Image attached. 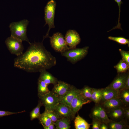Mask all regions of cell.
Segmentation results:
<instances>
[{
    "instance_id": "obj_24",
    "label": "cell",
    "mask_w": 129,
    "mask_h": 129,
    "mask_svg": "<svg viewBox=\"0 0 129 129\" xmlns=\"http://www.w3.org/2000/svg\"><path fill=\"white\" fill-rule=\"evenodd\" d=\"M114 67L116 69L118 74L125 73L129 71V64L122 59Z\"/></svg>"
},
{
    "instance_id": "obj_35",
    "label": "cell",
    "mask_w": 129,
    "mask_h": 129,
    "mask_svg": "<svg viewBox=\"0 0 129 129\" xmlns=\"http://www.w3.org/2000/svg\"><path fill=\"white\" fill-rule=\"evenodd\" d=\"M124 89H129V74L127 77L125 86Z\"/></svg>"
},
{
    "instance_id": "obj_18",
    "label": "cell",
    "mask_w": 129,
    "mask_h": 129,
    "mask_svg": "<svg viewBox=\"0 0 129 129\" xmlns=\"http://www.w3.org/2000/svg\"><path fill=\"white\" fill-rule=\"evenodd\" d=\"M40 72V74L38 80L43 81L48 85L50 84L54 85L58 82L57 79L46 70H43Z\"/></svg>"
},
{
    "instance_id": "obj_19",
    "label": "cell",
    "mask_w": 129,
    "mask_h": 129,
    "mask_svg": "<svg viewBox=\"0 0 129 129\" xmlns=\"http://www.w3.org/2000/svg\"><path fill=\"white\" fill-rule=\"evenodd\" d=\"M108 129H128L129 126L128 123L124 119L119 121H115L111 120L107 124Z\"/></svg>"
},
{
    "instance_id": "obj_10",
    "label": "cell",
    "mask_w": 129,
    "mask_h": 129,
    "mask_svg": "<svg viewBox=\"0 0 129 129\" xmlns=\"http://www.w3.org/2000/svg\"><path fill=\"white\" fill-rule=\"evenodd\" d=\"M64 39L70 49L76 48L81 40L79 33L73 30H69L67 32Z\"/></svg>"
},
{
    "instance_id": "obj_29",
    "label": "cell",
    "mask_w": 129,
    "mask_h": 129,
    "mask_svg": "<svg viewBox=\"0 0 129 129\" xmlns=\"http://www.w3.org/2000/svg\"><path fill=\"white\" fill-rule=\"evenodd\" d=\"M108 38V39L112 40L121 44L124 45L128 44L129 46V40L124 38L122 37H113L109 36Z\"/></svg>"
},
{
    "instance_id": "obj_23",
    "label": "cell",
    "mask_w": 129,
    "mask_h": 129,
    "mask_svg": "<svg viewBox=\"0 0 129 129\" xmlns=\"http://www.w3.org/2000/svg\"><path fill=\"white\" fill-rule=\"evenodd\" d=\"M38 96H43L50 92L43 81L38 80Z\"/></svg>"
},
{
    "instance_id": "obj_12",
    "label": "cell",
    "mask_w": 129,
    "mask_h": 129,
    "mask_svg": "<svg viewBox=\"0 0 129 129\" xmlns=\"http://www.w3.org/2000/svg\"><path fill=\"white\" fill-rule=\"evenodd\" d=\"M54 85L51 91L59 98L65 94L72 86L61 81H58L57 83Z\"/></svg>"
},
{
    "instance_id": "obj_25",
    "label": "cell",
    "mask_w": 129,
    "mask_h": 129,
    "mask_svg": "<svg viewBox=\"0 0 129 129\" xmlns=\"http://www.w3.org/2000/svg\"><path fill=\"white\" fill-rule=\"evenodd\" d=\"M92 90L93 88L87 86H85L82 88L80 89V94L85 99L91 100Z\"/></svg>"
},
{
    "instance_id": "obj_31",
    "label": "cell",
    "mask_w": 129,
    "mask_h": 129,
    "mask_svg": "<svg viewBox=\"0 0 129 129\" xmlns=\"http://www.w3.org/2000/svg\"><path fill=\"white\" fill-rule=\"evenodd\" d=\"M119 51L121 56L122 59L129 64V52L121 49H119Z\"/></svg>"
},
{
    "instance_id": "obj_34",
    "label": "cell",
    "mask_w": 129,
    "mask_h": 129,
    "mask_svg": "<svg viewBox=\"0 0 129 129\" xmlns=\"http://www.w3.org/2000/svg\"><path fill=\"white\" fill-rule=\"evenodd\" d=\"M124 119L128 123L129 120V107L124 108Z\"/></svg>"
},
{
    "instance_id": "obj_21",
    "label": "cell",
    "mask_w": 129,
    "mask_h": 129,
    "mask_svg": "<svg viewBox=\"0 0 129 129\" xmlns=\"http://www.w3.org/2000/svg\"><path fill=\"white\" fill-rule=\"evenodd\" d=\"M71 119L67 118H61L54 123L56 129H69Z\"/></svg>"
},
{
    "instance_id": "obj_22",
    "label": "cell",
    "mask_w": 129,
    "mask_h": 129,
    "mask_svg": "<svg viewBox=\"0 0 129 129\" xmlns=\"http://www.w3.org/2000/svg\"><path fill=\"white\" fill-rule=\"evenodd\" d=\"M125 107L129 105V89H123L118 90V97Z\"/></svg>"
},
{
    "instance_id": "obj_38",
    "label": "cell",
    "mask_w": 129,
    "mask_h": 129,
    "mask_svg": "<svg viewBox=\"0 0 129 129\" xmlns=\"http://www.w3.org/2000/svg\"><path fill=\"white\" fill-rule=\"evenodd\" d=\"M114 1L116 2L118 6H121L122 4L123 3V2L121 0H114Z\"/></svg>"
},
{
    "instance_id": "obj_8",
    "label": "cell",
    "mask_w": 129,
    "mask_h": 129,
    "mask_svg": "<svg viewBox=\"0 0 129 129\" xmlns=\"http://www.w3.org/2000/svg\"><path fill=\"white\" fill-rule=\"evenodd\" d=\"M89 116L92 119H98L107 124L111 120L105 110L99 104H95L91 109Z\"/></svg>"
},
{
    "instance_id": "obj_32",
    "label": "cell",
    "mask_w": 129,
    "mask_h": 129,
    "mask_svg": "<svg viewBox=\"0 0 129 129\" xmlns=\"http://www.w3.org/2000/svg\"><path fill=\"white\" fill-rule=\"evenodd\" d=\"M25 110H24L21 112H13L8 111L0 110V117H2L4 116L14 114H16L18 113H22L25 112Z\"/></svg>"
},
{
    "instance_id": "obj_14",
    "label": "cell",
    "mask_w": 129,
    "mask_h": 129,
    "mask_svg": "<svg viewBox=\"0 0 129 129\" xmlns=\"http://www.w3.org/2000/svg\"><path fill=\"white\" fill-rule=\"evenodd\" d=\"M53 112L61 118H67L73 119L72 113L70 107L63 103H59L55 107Z\"/></svg>"
},
{
    "instance_id": "obj_3",
    "label": "cell",
    "mask_w": 129,
    "mask_h": 129,
    "mask_svg": "<svg viewBox=\"0 0 129 129\" xmlns=\"http://www.w3.org/2000/svg\"><path fill=\"white\" fill-rule=\"evenodd\" d=\"M56 2L54 0H50L47 3L44 8V19L45 23L44 25L48 24V29L46 35L43 37L42 41L46 38L48 37L50 29L54 28V19L56 6Z\"/></svg>"
},
{
    "instance_id": "obj_20",
    "label": "cell",
    "mask_w": 129,
    "mask_h": 129,
    "mask_svg": "<svg viewBox=\"0 0 129 129\" xmlns=\"http://www.w3.org/2000/svg\"><path fill=\"white\" fill-rule=\"evenodd\" d=\"M74 123L76 129H89L91 125L80 117L78 114L75 118Z\"/></svg>"
},
{
    "instance_id": "obj_26",
    "label": "cell",
    "mask_w": 129,
    "mask_h": 129,
    "mask_svg": "<svg viewBox=\"0 0 129 129\" xmlns=\"http://www.w3.org/2000/svg\"><path fill=\"white\" fill-rule=\"evenodd\" d=\"M43 106L41 101L39 100L37 106L33 108L30 113V116L31 120H32L35 119H38L41 114L40 112V107Z\"/></svg>"
},
{
    "instance_id": "obj_36",
    "label": "cell",
    "mask_w": 129,
    "mask_h": 129,
    "mask_svg": "<svg viewBox=\"0 0 129 129\" xmlns=\"http://www.w3.org/2000/svg\"><path fill=\"white\" fill-rule=\"evenodd\" d=\"M100 129H108L107 124L103 122H101Z\"/></svg>"
},
{
    "instance_id": "obj_7",
    "label": "cell",
    "mask_w": 129,
    "mask_h": 129,
    "mask_svg": "<svg viewBox=\"0 0 129 129\" xmlns=\"http://www.w3.org/2000/svg\"><path fill=\"white\" fill-rule=\"evenodd\" d=\"M45 108V110L48 112L53 111L59 103V98L51 91L43 96H38Z\"/></svg>"
},
{
    "instance_id": "obj_4",
    "label": "cell",
    "mask_w": 129,
    "mask_h": 129,
    "mask_svg": "<svg viewBox=\"0 0 129 129\" xmlns=\"http://www.w3.org/2000/svg\"><path fill=\"white\" fill-rule=\"evenodd\" d=\"M89 47L81 48L70 49L61 53V55L66 57L67 60L74 64L83 58L88 53Z\"/></svg>"
},
{
    "instance_id": "obj_9",
    "label": "cell",
    "mask_w": 129,
    "mask_h": 129,
    "mask_svg": "<svg viewBox=\"0 0 129 129\" xmlns=\"http://www.w3.org/2000/svg\"><path fill=\"white\" fill-rule=\"evenodd\" d=\"M91 101V100H87L85 99L79 93L73 99L70 105L72 111L73 119L75 118L76 113L78 112L84 105L90 103Z\"/></svg>"
},
{
    "instance_id": "obj_11",
    "label": "cell",
    "mask_w": 129,
    "mask_h": 129,
    "mask_svg": "<svg viewBox=\"0 0 129 129\" xmlns=\"http://www.w3.org/2000/svg\"><path fill=\"white\" fill-rule=\"evenodd\" d=\"M129 71L126 73H118L112 82L107 86L117 90L124 89Z\"/></svg>"
},
{
    "instance_id": "obj_17",
    "label": "cell",
    "mask_w": 129,
    "mask_h": 129,
    "mask_svg": "<svg viewBox=\"0 0 129 129\" xmlns=\"http://www.w3.org/2000/svg\"><path fill=\"white\" fill-rule=\"evenodd\" d=\"M124 108H118L107 113L108 117L111 120L115 121L124 119Z\"/></svg>"
},
{
    "instance_id": "obj_6",
    "label": "cell",
    "mask_w": 129,
    "mask_h": 129,
    "mask_svg": "<svg viewBox=\"0 0 129 129\" xmlns=\"http://www.w3.org/2000/svg\"><path fill=\"white\" fill-rule=\"evenodd\" d=\"M21 40L11 35L8 38L5 43L8 49L12 54L17 57L23 53L24 47Z\"/></svg>"
},
{
    "instance_id": "obj_37",
    "label": "cell",
    "mask_w": 129,
    "mask_h": 129,
    "mask_svg": "<svg viewBox=\"0 0 129 129\" xmlns=\"http://www.w3.org/2000/svg\"><path fill=\"white\" fill-rule=\"evenodd\" d=\"M45 129H55L54 123L51 124L47 126H43Z\"/></svg>"
},
{
    "instance_id": "obj_13",
    "label": "cell",
    "mask_w": 129,
    "mask_h": 129,
    "mask_svg": "<svg viewBox=\"0 0 129 129\" xmlns=\"http://www.w3.org/2000/svg\"><path fill=\"white\" fill-rule=\"evenodd\" d=\"M100 104L106 113L115 109L125 107L118 98H116L108 100Z\"/></svg>"
},
{
    "instance_id": "obj_33",
    "label": "cell",
    "mask_w": 129,
    "mask_h": 129,
    "mask_svg": "<svg viewBox=\"0 0 129 129\" xmlns=\"http://www.w3.org/2000/svg\"><path fill=\"white\" fill-rule=\"evenodd\" d=\"M92 129H100L101 122L99 120L94 119H92Z\"/></svg>"
},
{
    "instance_id": "obj_16",
    "label": "cell",
    "mask_w": 129,
    "mask_h": 129,
    "mask_svg": "<svg viewBox=\"0 0 129 129\" xmlns=\"http://www.w3.org/2000/svg\"><path fill=\"white\" fill-rule=\"evenodd\" d=\"M101 89L102 97L99 104L112 99L118 98V90L107 87Z\"/></svg>"
},
{
    "instance_id": "obj_1",
    "label": "cell",
    "mask_w": 129,
    "mask_h": 129,
    "mask_svg": "<svg viewBox=\"0 0 129 129\" xmlns=\"http://www.w3.org/2000/svg\"><path fill=\"white\" fill-rule=\"evenodd\" d=\"M41 43H31L26 51L14 60V66L30 73L49 69L57 63L55 57Z\"/></svg>"
},
{
    "instance_id": "obj_27",
    "label": "cell",
    "mask_w": 129,
    "mask_h": 129,
    "mask_svg": "<svg viewBox=\"0 0 129 129\" xmlns=\"http://www.w3.org/2000/svg\"><path fill=\"white\" fill-rule=\"evenodd\" d=\"M102 97L101 89L93 88L91 100L94 102L95 104L99 103Z\"/></svg>"
},
{
    "instance_id": "obj_15",
    "label": "cell",
    "mask_w": 129,
    "mask_h": 129,
    "mask_svg": "<svg viewBox=\"0 0 129 129\" xmlns=\"http://www.w3.org/2000/svg\"><path fill=\"white\" fill-rule=\"evenodd\" d=\"M80 89L72 86L71 88L63 96L59 98V103H63L70 107L74 98L79 93Z\"/></svg>"
},
{
    "instance_id": "obj_5",
    "label": "cell",
    "mask_w": 129,
    "mask_h": 129,
    "mask_svg": "<svg viewBox=\"0 0 129 129\" xmlns=\"http://www.w3.org/2000/svg\"><path fill=\"white\" fill-rule=\"evenodd\" d=\"M48 37L51 47L56 51L62 53L70 49L67 44L61 33L57 32Z\"/></svg>"
},
{
    "instance_id": "obj_30",
    "label": "cell",
    "mask_w": 129,
    "mask_h": 129,
    "mask_svg": "<svg viewBox=\"0 0 129 129\" xmlns=\"http://www.w3.org/2000/svg\"><path fill=\"white\" fill-rule=\"evenodd\" d=\"M43 113L50 118L54 123L60 119L53 111L48 112L45 110Z\"/></svg>"
},
{
    "instance_id": "obj_2",
    "label": "cell",
    "mask_w": 129,
    "mask_h": 129,
    "mask_svg": "<svg viewBox=\"0 0 129 129\" xmlns=\"http://www.w3.org/2000/svg\"><path fill=\"white\" fill-rule=\"evenodd\" d=\"M29 22L27 20L24 19L19 22L11 23L9 26L11 35L22 41H26L30 44L31 43L27 34V27Z\"/></svg>"
},
{
    "instance_id": "obj_28",
    "label": "cell",
    "mask_w": 129,
    "mask_h": 129,
    "mask_svg": "<svg viewBox=\"0 0 129 129\" xmlns=\"http://www.w3.org/2000/svg\"><path fill=\"white\" fill-rule=\"evenodd\" d=\"M38 119L39 123L41 124L43 127L48 126L51 124L54 123L50 118L43 113L41 114Z\"/></svg>"
}]
</instances>
